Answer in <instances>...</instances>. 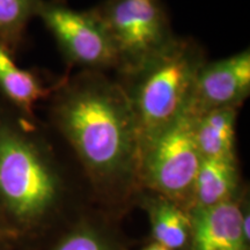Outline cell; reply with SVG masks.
<instances>
[{
	"instance_id": "cell-1",
	"label": "cell",
	"mask_w": 250,
	"mask_h": 250,
	"mask_svg": "<svg viewBox=\"0 0 250 250\" xmlns=\"http://www.w3.org/2000/svg\"><path fill=\"white\" fill-rule=\"evenodd\" d=\"M50 100L52 125L96 180L109 182L138 171V125L120 81L83 70L62 77Z\"/></svg>"
},
{
	"instance_id": "cell-2",
	"label": "cell",
	"mask_w": 250,
	"mask_h": 250,
	"mask_svg": "<svg viewBox=\"0 0 250 250\" xmlns=\"http://www.w3.org/2000/svg\"><path fill=\"white\" fill-rule=\"evenodd\" d=\"M33 121L0 102V206L26 224L44 217L61 195V181Z\"/></svg>"
},
{
	"instance_id": "cell-3",
	"label": "cell",
	"mask_w": 250,
	"mask_h": 250,
	"mask_svg": "<svg viewBox=\"0 0 250 250\" xmlns=\"http://www.w3.org/2000/svg\"><path fill=\"white\" fill-rule=\"evenodd\" d=\"M205 62L199 43L176 37L147 65L118 79L136 116L140 151L186 112L196 77Z\"/></svg>"
},
{
	"instance_id": "cell-4",
	"label": "cell",
	"mask_w": 250,
	"mask_h": 250,
	"mask_svg": "<svg viewBox=\"0 0 250 250\" xmlns=\"http://www.w3.org/2000/svg\"><path fill=\"white\" fill-rule=\"evenodd\" d=\"M92 9L114 49L120 78L147 65L177 37L161 0H104Z\"/></svg>"
},
{
	"instance_id": "cell-5",
	"label": "cell",
	"mask_w": 250,
	"mask_h": 250,
	"mask_svg": "<svg viewBox=\"0 0 250 250\" xmlns=\"http://www.w3.org/2000/svg\"><path fill=\"white\" fill-rule=\"evenodd\" d=\"M202 160L193 137V118L183 114L142 148L138 173L167 199H182L192 195Z\"/></svg>"
},
{
	"instance_id": "cell-6",
	"label": "cell",
	"mask_w": 250,
	"mask_h": 250,
	"mask_svg": "<svg viewBox=\"0 0 250 250\" xmlns=\"http://www.w3.org/2000/svg\"><path fill=\"white\" fill-rule=\"evenodd\" d=\"M36 17L71 65L90 71H116L114 49L93 9L77 11L62 0H42Z\"/></svg>"
},
{
	"instance_id": "cell-7",
	"label": "cell",
	"mask_w": 250,
	"mask_h": 250,
	"mask_svg": "<svg viewBox=\"0 0 250 250\" xmlns=\"http://www.w3.org/2000/svg\"><path fill=\"white\" fill-rule=\"evenodd\" d=\"M250 94L249 49L229 57L205 62L197 74L184 114L196 118L218 109H239Z\"/></svg>"
},
{
	"instance_id": "cell-8",
	"label": "cell",
	"mask_w": 250,
	"mask_h": 250,
	"mask_svg": "<svg viewBox=\"0 0 250 250\" xmlns=\"http://www.w3.org/2000/svg\"><path fill=\"white\" fill-rule=\"evenodd\" d=\"M243 213L234 199L212 206H195V250H246Z\"/></svg>"
},
{
	"instance_id": "cell-9",
	"label": "cell",
	"mask_w": 250,
	"mask_h": 250,
	"mask_svg": "<svg viewBox=\"0 0 250 250\" xmlns=\"http://www.w3.org/2000/svg\"><path fill=\"white\" fill-rule=\"evenodd\" d=\"M62 80L46 83L37 72L19 67L14 55L0 45V95L23 116L35 118L37 103L51 98Z\"/></svg>"
},
{
	"instance_id": "cell-10",
	"label": "cell",
	"mask_w": 250,
	"mask_h": 250,
	"mask_svg": "<svg viewBox=\"0 0 250 250\" xmlns=\"http://www.w3.org/2000/svg\"><path fill=\"white\" fill-rule=\"evenodd\" d=\"M237 110L218 109L193 118V137L203 159H235Z\"/></svg>"
},
{
	"instance_id": "cell-11",
	"label": "cell",
	"mask_w": 250,
	"mask_h": 250,
	"mask_svg": "<svg viewBox=\"0 0 250 250\" xmlns=\"http://www.w3.org/2000/svg\"><path fill=\"white\" fill-rule=\"evenodd\" d=\"M237 188L235 159H203L192 188L196 206H212L233 199Z\"/></svg>"
},
{
	"instance_id": "cell-12",
	"label": "cell",
	"mask_w": 250,
	"mask_h": 250,
	"mask_svg": "<svg viewBox=\"0 0 250 250\" xmlns=\"http://www.w3.org/2000/svg\"><path fill=\"white\" fill-rule=\"evenodd\" d=\"M151 214L156 243L170 250L186 245L190 219L179 205L167 198L158 199L151 205Z\"/></svg>"
},
{
	"instance_id": "cell-13",
	"label": "cell",
	"mask_w": 250,
	"mask_h": 250,
	"mask_svg": "<svg viewBox=\"0 0 250 250\" xmlns=\"http://www.w3.org/2000/svg\"><path fill=\"white\" fill-rule=\"evenodd\" d=\"M42 0H0V45L15 55Z\"/></svg>"
},
{
	"instance_id": "cell-14",
	"label": "cell",
	"mask_w": 250,
	"mask_h": 250,
	"mask_svg": "<svg viewBox=\"0 0 250 250\" xmlns=\"http://www.w3.org/2000/svg\"><path fill=\"white\" fill-rule=\"evenodd\" d=\"M56 250H107V248L94 234L80 232L65 239Z\"/></svg>"
},
{
	"instance_id": "cell-15",
	"label": "cell",
	"mask_w": 250,
	"mask_h": 250,
	"mask_svg": "<svg viewBox=\"0 0 250 250\" xmlns=\"http://www.w3.org/2000/svg\"><path fill=\"white\" fill-rule=\"evenodd\" d=\"M243 234H245V237L247 242L249 241V214L247 213L243 217Z\"/></svg>"
},
{
	"instance_id": "cell-16",
	"label": "cell",
	"mask_w": 250,
	"mask_h": 250,
	"mask_svg": "<svg viewBox=\"0 0 250 250\" xmlns=\"http://www.w3.org/2000/svg\"><path fill=\"white\" fill-rule=\"evenodd\" d=\"M144 250H170V249L166 248V247L160 245V243L155 242V243H153V245L147 247V248H145Z\"/></svg>"
}]
</instances>
